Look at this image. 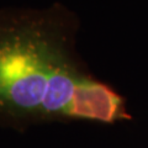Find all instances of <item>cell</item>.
Listing matches in <instances>:
<instances>
[{
    "label": "cell",
    "mask_w": 148,
    "mask_h": 148,
    "mask_svg": "<svg viewBox=\"0 0 148 148\" xmlns=\"http://www.w3.org/2000/svg\"><path fill=\"white\" fill-rule=\"evenodd\" d=\"M79 31V16L61 3L0 8V123L131 120L125 98L83 59Z\"/></svg>",
    "instance_id": "obj_1"
}]
</instances>
